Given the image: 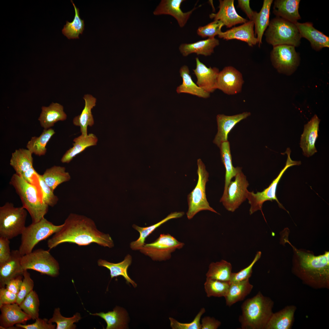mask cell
<instances>
[{"label": "cell", "mask_w": 329, "mask_h": 329, "mask_svg": "<svg viewBox=\"0 0 329 329\" xmlns=\"http://www.w3.org/2000/svg\"><path fill=\"white\" fill-rule=\"evenodd\" d=\"M288 150H287L286 151L288 157L285 166L269 186L261 192H257L255 193L253 191L250 192L248 190L247 191L246 198L248 200L249 203L250 205L249 210L250 215L258 210H260L264 217L262 210V206L263 203L267 201H272L275 200L280 207L285 210L279 202L276 196V193L278 183L284 173L289 167L301 164L300 161H294L291 159L290 156L291 150L289 148Z\"/></svg>", "instance_id": "10"}, {"label": "cell", "mask_w": 329, "mask_h": 329, "mask_svg": "<svg viewBox=\"0 0 329 329\" xmlns=\"http://www.w3.org/2000/svg\"><path fill=\"white\" fill-rule=\"evenodd\" d=\"M261 254L260 251L257 252L253 261L249 265L238 272L232 273L229 281L230 284L249 279L252 274L253 267L260 258Z\"/></svg>", "instance_id": "49"}, {"label": "cell", "mask_w": 329, "mask_h": 329, "mask_svg": "<svg viewBox=\"0 0 329 329\" xmlns=\"http://www.w3.org/2000/svg\"><path fill=\"white\" fill-rule=\"evenodd\" d=\"M231 263L222 260L220 261L212 262L209 266L206 274L207 278L217 280L229 281L232 273Z\"/></svg>", "instance_id": "39"}, {"label": "cell", "mask_w": 329, "mask_h": 329, "mask_svg": "<svg viewBox=\"0 0 329 329\" xmlns=\"http://www.w3.org/2000/svg\"><path fill=\"white\" fill-rule=\"evenodd\" d=\"M196 61V68L193 70L197 78L196 84L207 93L214 92L217 89L219 69L215 67H207L198 57Z\"/></svg>", "instance_id": "15"}, {"label": "cell", "mask_w": 329, "mask_h": 329, "mask_svg": "<svg viewBox=\"0 0 329 329\" xmlns=\"http://www.w3.org/2000/svg\"><path fill=\"white\" fill-rule=\"evenodd\" d=\"M132 261V256L128 254L122 261L118 263H111L105 260L99 259L97 261V264L99 266L105 267L109 270L111 279L122 276L126 280L127 284L130 283L134 287H136V284L130 278L127 273L128 267L131 265Z\"/></svg>", "instance_id": "31"}, {"label": "cell", "mask_w": 329, "mask_h": 329, "mask_svg": "<svg viewBox=\"0 0 329 329\" xmlns=\"http://www.w3.org/2000/svg\"><path fill=\"white\" fill-rule=\"evenodd\" d=\"M63 225V224L55 225L44 218L26 227L21 235V243L18 249L21 255L23 256L32 251L37 243L53 235Z\"/></svg>", "instance_id": "7"}, {"label": "cell", "mask_w": 329, "mask_h": 329, "mask_svg": "<svg viewBox=\"0 0 329 329\" xmlns=\"http://www.w3.org/2000/svg\"><path fill=\"white\" fill-rule=\"evenodd\" d=\"M249 279L230 284L226 296L224 297L226 304L231 306L236 302L243 300L250 293L253 286Z\"/></svg>", "instance_id": "34"}, {"label": "cell", "mask_w": 329, "mask_h": 329, "mask_svg": "<svg viewBox=\"0 0 329 329\" xmlns=\"http://www.w3.org/2000/svg\"><path fill=\"white\" fill-rule=\"evenodd\" d=\"M219 2L218 12L216 13L210 14V19L220 21L224 26L228 28H230L238 24H243L248 21L236 12L234 0H220Z\"/></svg>", "instance_id": "17"}, {"label": "cell", "mask_w": 329, "mask_h": 329, "mask_svg": "<svg viewBox=\"0 0 329 329\" xmlns=\"http://www.w3.org/2000/svg\"><path fill=\"white\" fill-rule=\"evenodd\" d=\"M23 279L18 293L17 294L16 303L19 305L25 297L32 290L34 282L30 277L27 270H24L23 274Z\"/></svg>", "instance_id": "48"}, {"label": "cell", "mask_w": 329, "mask_h": 329, "mask_svg": "<svg viewBox=\"0 0 329 329\" xmlns=\"http://www.w3.org/2000/svg\"><path fill=\"white\" fill-rule=\"evenodd\" d=\"M39 305L38 295L36 292L33 290L25 297L19 305L31 319L35 320L39 318Z\"/></svg>", "instance_id": "44"}, {"label": "cell", "mask_w": 329, "mask_h": 329, "mask_svg": "<svg viewBox=\"0 0 329 329\" xmlns=\"http://www.w3.org/2000/svg\"><path fill=\"white\" fill-rule=\"evenodd\" d=\"M238 6L246 14L250 21H253L255 11H253L250 6V0H238Z\"/></svg>", "instance_id": "56"}, {"label": "cell", "mask_w": 329, "mask_h": 329, "mask_svg": "<svg viewBox=\"0 0 329 329\" xmlns=\"http://www.w3.org/2000/svg\"><path fill=\"white\" fill-rule=\"evenodd\" d=\"M295 48L287 45L273 47L271 52V59L273 65L279 72L291 74L298 66L299 56Z\"/></svg>", "instance_id": "13"}, {"label": "cell", "mask_w": 329, "mask_h": 329, "mask_svg": "<svg viewBox=\"0 0 329 329\" xmlns=\"http://www.w3.org/2000/svg\"><path fill=\"white\" fill-rule=\"evenodd\" d=\"M273 0H264L260 11H255L253 21L254 23L255 34L258 40L259 47L262 44V37L267 28L270 21L269 18L271 6Z\"/></svg>", "instance_id": "29"}, {"label": "cell", "mask_w": 329, "mask_h": 329, "mask_svg": "<svg viewBox=\"0 0 329 329\" xmlns=\"http://www.w3.org/2000/svg\"><path fill=\"white\" fill-rule=\"evenodd\" d=\"M35 322L29 324H17L16 326L18 327L24 329H54L55 325L49 323L48 320L46 318H38L35 320Z\"/></svg>", "instance_id": "50"}, {"label": "cell", "mask_w": 329, "mask_h": 329, "mask_svg": "<svg viewBox=\"0 0 329 329\" xmlns=\"http://www.w3.org/2000/svg\"><path fill=\"white\" fill-rule=\"evenodd\" d=\"M38 184L44 202L48 206L53 207L57 203L58 198L51 189L45 183L41 175L38 177Z\"/></svg>", "instance_id": "46"}, {"label": "cell", "mask_w": 329, "mask_h": 329, "mask_svg": "<svg viewBox=\"0 0 329 329\" xmlns=\"http://www.w3.org/2000/svg\"><path fill=\"white\" fill-rule=\"evenodd\" d=\"M23 275L18 276L9 281L5 285V288L13 293L17 294L18 293L23 279Z\"/></svg>", "instance_id": "55"}, {"label": "cell", "mask_w": 329, "mask_h": 329, "mask_svg": "<svg viewBox=\"0 0 329 329\" xmlns=\"http://www.w3.org/2000/svg\"><path fill=\"white\" fill-rule=\"evenodd\" d=\"M39 175L33 167L24 173L20 176L27 182L39 186L38 179Z\"/></svg>", "instance_id": "54"}, {"label": "cell", "mask_w": 329, "mask_h": 329, "mask_svg": "<svg viewBox=\"0 0 329 329\" xmlns=\"http://www.w3.org/2000/svg\"><path fill=\"white\" fill-rule=\"evenodd\" d=\"M301 38L309 41L312 48L317 51L324 48L329 47V37L317 30L311 22L295 24Z\"/></svg>", "instance_id": "23"}, {"label": "cell", "mask_w": 329, "mask_h": 329, "mask_svg": "<svg viewBox=\"0 0 329 329\" xmlns=\"http://www.w3.org/2000/svg\"><path fill=\"white\" fill-rule=\"evenodd\" d=\"M197 164V182L196 187L187 196L188 209L186 216L189 220L202 210H209L219 214L210 206L206 198V186L208 180L209 173L201 159H198Z\"/></svg>", "instance_id": "8"}, {"label": "cell", "mask_w": 329, "mask_h": 329, "mask_svg": "<svg viewBox=\"0 0 329 329\" xmlns=\"http://www.w3.org/2000/svg\"><path fill=\"white\" fill-rule=\"evenodd\" d=\"M90 314L103 319L107 324L106 329H124L127 327V313L124 309L119 307L116 306L113 311L106 313L101 312Z\"/></svg>", "instance_id": "33"}, {"label": "cell", "mask_w": 329, "mask_h": 329, "mask_svg": "<svg viewBox=\"0 0 329 329\" xmlns=\"http://www.w3.org/2000/svg\"><path fill=\"white\" fill-rule=\"evenodd\" d=\"M55 133V130L51 128L44 129L39 136L31 138L27 144V149L39 156L45 155L47 152L46 145Z\"/></svg>", "instance_id": "38"}, {"label": "cell", "mask_w": 329, "mask_h": 329, "mask_svg": "<svg viewBox=\"0 0 329 329\" xmlns=\"http://www.w3.org/2000/svg\"><path fill=\"white\" fill-rule=\"evenodd\" d=\"M223 26V24L220 21L214 20L206 25L199 27L197 33L202 37L214 38L222 32L221 29Z\"/></svg>", "instance_id": "45"}, {"label": "cell", "mask_w": 329, "mask_h": 329, "mask_svg": "<svg viewBox=\"0 0 329 329\" xmlns=\"http://www.w3.org/2000/svg\"><path fill=\"white\" fill-rule=\"evenodd\" d=\"M251 115L248 112L232 116L218 114L217 116L218 131L213 143L219 148L221 144L228 141V134L238 122Z\"/></svg>", "instance_id": "19"}, {"label": "cell", "mask_w": 329, "mask_h": 329, "mask_svg": "<svg viewBox=\"0 0 329 329\" xmlns=\"http://www.w3.org/2000/svg\"><path fill=\"white\" fill-rule=\"evenodd\" d=\"M219 44L218 39L208 38L193 43L182 44L179 46V50L184 56L193 53L208 56L214 53V48Z\"/></svg>", "instance_id": "27"}, {"label": "cell", "mask_w": 329, "mask_h": 329, "mask_svg": "<svg viewBox=\"0 0 329 329\" xmlns=\"http://www.w3.org/2000/svg\"><path fill=\"white\" fill-rule=\"evenodd\" d=\"M41 175L45 183L53 191L59 185L70 181L71 179L65 167L60 166L54 165L47 168Z\"/></svg>", "instance_id": "37"}, {"label": "cell", "mask_w": 329, "mask_h": 329, "mask_svg": "<svg viewBox=\"0 0 329 329\" xmlns=\"http://www.w3.org/2000/svg\"><path fill=\"white\" fill-rule=\"evenodd\" d=\"M230 285L229 281L207 278L204 284V288L207 297H225L227 294Z\"/></svg>", "instance_id": "42"}, {"label": "cell", "mask_w": 329, "mask_h": 329, "mask_svg": "<svg viewBox=\"0 0 329 329\" xmlns=\"http://www.w3.org/2000/svg\"><path fill=\"white\" fill-rule=\"evenodd\" d=\"M83 99L84 107L80 114L74 118L73 122L75 126L80 127L81 134L86 136L88 134V127H92L94 123L91 110L96 105L97 99L89 94H85Z\"/></svg>", "instance_id": "26"}, {"label": "cell", "mask_w": 329, "mask_h": 329, "mask_svg": "<svg viewBox=\"0 0 329 329\" xmlns=\"http://www.w3.org/2000/svg\"><path fill=\"white\" fill-rule=\"evenodd\" d=\"M27 210L9 202L0 207V237L11 239L21 235L25 228Z\"/></svg>", "instance_id": "6"}, {"label": "cell", "mask_w": 329, "mask_h": 329, "mask_svg": "<svg viewBox=\"0 0 329 329\" xmlns=\"http://www.w3.org/2000/svg\"><path fill=\"white\" fill-rule=\"evenodd\" d=\"M184 214L183 212H172L157 223L145 227H140L133 225V228L139 232L140 236L136 240L130 243V248L133 250H139L145 244V241L146 238L158 227L170 220L180 218Z\"/></svg>", "instance_id": "30"}, {"label": "cell", "mask_w": 329, "mask_h": 329, "mask_svg": "<svg viewBox=\"0 0 329 329\" xmlns=\"http://www.w3.org/2000/svg\"><path fill=\"white\" fill-rule=\"evenodd\" d=\"M237 168L234 180L230 182L220 200L225 208L232 212L235 211L247 199V188L249 185L242 168Z\"/></svg>", "instance_id": "11"}, {"label": "cell", "mask_w": 329, "mask_h": 329, "mask_svg": "<svg viewBox=\"0 0 329 329\" xmlns=\"http://www.w3.org/2000/svg\"><path fill=\"white\" fill-rule=\"evenodd\" d=\"M179 73L182 78V82L176 89L178 93H187L205 98L210 97V93L202 89L193 81L190 74L189 68L187 65H184L181 67Z\"/></svg>", "instance_id": "32"}, {"label": "cell", "mask_w": 329, "mask_h": 329, "mask_svg": "<svg viewBox=\"0 0 329 329\" xmlns=\"http://www.w3.org/2000/svg\"><path fill=\"white\" fill-rule=\"evenodd\" d=\"M32 154L28 149L24 148L16 150L12 153L10 164L16 172V173L21 176L33 167Z\"/></svg>", "instance_id": "35"}, {"label": "cell", "mask_w": 329, "mask_h": 329, "mask_svg": "<svg viewBox=\"0 0 329 329\" xmlns=\"http://www.w3.org/2000/svg\"><path fill=\"white\" fill-rule=\"evenodd\" d=\"M320 121L315 115L304 126L303 132L301 137L300 146L303 155L306 157L313 155L317 151L315 143L318 136Z\"/></svg>", "instance_id": "18"}, {"label": "cell", "mask_w": 329, "mask_h": 329, "mask_svg": "<svg viewBox=\"0 0 329 329\" xmlns=\"http://www.w3.org/2000/svg\"><path fill=\"white\" fill-rule=\"evenodd\" d=\"M0 329L10 328L17 324H25L31 319L16 303L4 304L0 308Z\"/></svg>", "instance_id": "22"}, {"label": "cell", "mask_w": 329, "mask_h": 329, "mask_svg": "<svg viewBox=\"0 0 329 329\" xmlns=\"http://www.w3.org/2000/svg\"><path fill=\"white\" fill-rule=\"evenodd\" d=\"M201 329H217L221 323L214 317L206 316L201 319Z\"/></svg>", "instance_id": "53"}, {"label": "cell", "mask_w": 329, "mask_h": 329, "mask_svg": "<svg viewBox=\"0 0 329 329\" xmlns=\"http://www.w3.org/2000/svg\"><path fill=\"white\" fill-rule=\"evenodd\" d=\"M67 115L62 105L57 103H52L48 106H42L38 119L41 126L44 129L51 128L59 121L65 120Z\"/></svg>", "instance_id": "25"}, {"label": "cell", "mask_w": 329, "mask_h": 329, "mask_svg": "<svg viewBox=\"0 0 329 329\" xmlns=\"http://www.w3.org/2000/svg\"><path fill=\"white\" fill-rule=\"evenodd\" d=\"M220 148L222 161L225 169L224 193L232 179L236 175L237 168L234 167L232 164L229 142L228 141L222 143Z\"/></svg>", "instance_id": "40"}, {"label": "cell", "mask_w": 329, "mask_h": 329, "mask_svg": "<svg viewBox=\"0 0 329 329\" xmlns=\"http://www.w3.org/2000/svg\"><path fill=\"white\" fill-rule=\"evenodd\" d=\"M22 255L19 250H12L10 258L0 264V287H5L11 280L23 275L24 270L21 264Z\"/></svg>", "instance_id": "21"}, {"label": "cell", "mask_w": 329, "mask_h": 329, "mask_svg": "<svg viewBox=\"0 0 329 329\" xmlns=\"http://www.w3.org/2000/svg\"><path fill=\"white\" fill-rule=\"evenodd\" d=\"M98 141L97 137L91 133L87 136L81 135L75 138L73 146L68 150L62 157L61 162L63 163H69L78 154L87 148L96 145Z\"/></svg>", "instance_id": "28"}, {"label": "cell", "mask_w": 329, "mask_h": 329, "mask_svg": "<svg viewBox=\"0 0 329 329\" xmlns=\"http://www.w3.org/2000/svg\"><path fill=\"white\" fill-rule=\"evenodd\" d=\"M80 313H77L73 317H66L61 314L60 309L55 308L52 317L48 320L49 323H55L56 324V329H74L76 326L74 324L78 322L81 319Z\"/></svg>", "instance_id": "43"}, {"label": "cell", "mask_w": 329, "mask_h": 329, "mask_svg": "<svg viewBox=\"0 0 329 329\" xmlns=\"http://www.w3.org/2000/svg\"><path fill=\"white\" fill-rule=\"evenodd\" d=\"M267 42L273 47L287 45L298 47L301 37L295 24L279 17L270 21L264 34Z\"/></svg>", "instance_id": "5"}, {"label": "cell", "mask_w": 329, "mask_h": 329, "mask_svg": "<svg viewBox=\"0 0 329 329\" xmlns=\"http://www.w3.org/2000/svg\"><path fill=\"white\" fill-rule=\"evenodd\" d=\"M17 294L8 290L5 287L0 289V308L3 305L12 304L16 303Z\"/></svg>", "instance_id": "52"}, {"label": "cell", "mask_w": 329, "mask_h": 329, "mask_svg": "<svg viewBox=\"0 0 329 329\" xmlns=\"http://www.w3.org/2000/svg\"><path fill=\"white\" fill-rule=\"evenodd\" d=\"M184 245L171 235L163 234L154 242L145 243L139 250L153 260H166L170 259L172 253L182 249Z\"/></svg>", "instance_id": "12"}, {"label": "cell", "mask_w": 329, "mask_h": 329, "mask_svg": "<svg viewBox=\"0 0 329 329\" xmlns=\"http://www.w3.org/2000/svg\"><path fill=\"white\" fill-rule=\"evenodd\" d=\"M74 8L75 15L72 22L66 21L62 30V33L69 39H79L80 34H82L84 29V21L81 19L79 9L77 8L73 1L71 0Z\"/></svg>", "instance_id": "41"}, {"label": "cell", "mask_w": 329, "mask_h": 329, "mask_svg": "<svg viewBox=\"0 0 329 329\" xmlns=\"http://www.w3.org/2000/svg\"><path fill=\"white\" fill-rule=\"evenodd\" d=\"M21 264L24 270H32L52 277L59 274L57 261L49 251L39 249L22 256Z\"/></svg>", "instance_id": "9"}, {"label": "cell", "mask_w": 329, "mask_h": 329, "mask_svg": "<svg viewBox=\"0 0 329 329\" xmlns=\"http://www.w3.org/2000/svg\"><path fill=\"white\" fill-rule=\"evenodd\" d=\"M63 224L62 228L48 240L49 250L65 242L80 246L95 243L104 247L114 246L110 235L100 231L94 221L85 216L71 213Z\"/></svg>", "instance_id": "1"}, {"label": "cell", "mask_w": 329, "mask_h": 329, "mask_svg": "<svg viewBox=\"0 0 329 329\" xmlns=\"http://www.w3.org/2000/svg\"><path fill=\"white\" fill-rule=\"evenodd\" d=\"M300 0H276L273 12L276 16L295 24L301 19L299 12Z\"/></svg>", "instance_id": "24"}, {"label": "cell", "mask_w": 329, "mask_h": 329, "mask_svg": "<svg viewBox=\"0 0 329 329\" xmlns=\"http://www.w3.org/2000/svg\"><path fill=\"white\" fill-rule=\"evenodd\" d=\"M254 24L249 20L242 25L234 27L226 31L221 32L218 35L219 38L227 41L237 39L245 42L250 47L258 44L254 31Z\"/></svg>", "instance_id": "20"}, {"label": "cell", "mask_w": 329, "mask_h": 329, "mask_svg": "<svg viewBox=\"0 0 329 329\" xmlns=\"http://www.w3.org/2000/svg\"><path fill=\"white\" fill-rule=\"evenodd\" d=\"M205 309L202 308L194 320L189 323H182L175 319L170 317V327L172 329H201L200 320L202 316L205 313Z\"/></svg>", "instance_id": "47"}, {"label": "cell", "mask_w": 329, "mask_h": 329, "mask_svg": "<svg viewBox=\"0 0 329 329\" xmlns=\"http://www.w3.org/2000/svg\"><path fill=\"white\" fill-rule=\"evenodd\" d=\"M295 309L294 306H288L278 312L273 313L265 329H290L293 321Z\"/></svg>", "instance_id": "36"}, {"label": "cell", "mask_w": 329, "mask_h": 329, "mask_svg": "<svg viewBox=\"0 0 329 329\" xmlns=\"http://www.w3.org/2000/svg\"><path fill=\"white\" fill-rule=\"evenodd\" d=\"M273 302L259 292L247 299L241 306L239 321L242 329H265L272 314Z\"/></svg>", "instance_id": "3"}, {"label": "cell", "mask_w": 329, "mask_h": 329, "mask_svg": "<svg viewBox=\"0 0 329 329\" xmlns=\"http://www.w3.org/2000/svg\"><path fill=\"white\" fill-rule=\"evenodd\" d=\"M9 240L6 238L0 237V264L7 261L11 256Z\"/></svg>", "instance_id": "51"}, {"label": "cell", "mask_w": 329, "mask_h": 329, "mask_svg": "<svg viewBox=\"0 0 329 329\" xmlns=\"http://www.w3.org/2000/svg\"><path fill=\"white\" fill-rule=\"evenodd\" d=\"M244 83L240 72L232 66H227L219 73L217 89L228 95H235L241 91Z\"/></svg>", "instance_id": "14"}, {"label": "cell", "mask_w": 329, "mask_h": 329, "mask_svg": "<svg viewBox=\"0 0 329 329\" xmlns=\"http://www.w3.org/2000/svg\"><path fill=\"white\" fill-rule=\"evenodd\" d=\"M9 184L19 196L22 207L29 213L32 223L37 222L44 218L49 206L43 201L37 186L27 182L16 173L11 177Z\"/></svg>", "instance_id": "4"}, {"label": "cell", "mask_w": 329, "mask_h": 329, "mask_svg": "<svg viewBox=\"0 0 329 329\" xmlns=\"http://www.w3.org/2000/svg\"><path fill=\"white\" fill-rule=\"evenodd\" d=\"M292 248L294 269L301 275L313 279L328 281L329 278V252L315 256L312 252L298 249L287 239Z\"/></svg>", "instance_id": "2"}, {"label": "cell", "mask_w": 329, "mask_h": 329, "mask_svg": "<svg viewBox=\"0 0 329 329\" xmlns=\"http://www.w3.org/2000/svg\"><path fill=\"white\" fill-rule=\"evenodd\" d=\"M184 0H162L153 12L155 15H168L174 17L180 27L186 23L193 12L198 7H195L191 10L184 12L181 6Z\"/></svg>", "instance_id": "16"}]
</instances>
